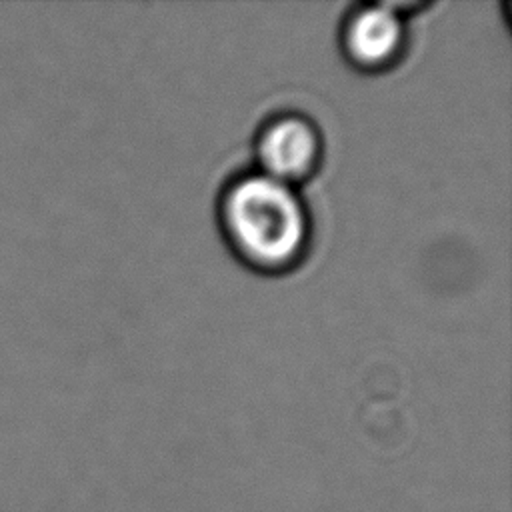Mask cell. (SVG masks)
Segmentation results:
<instances>
[{
    "mask_svg": "<svg viewBox=\"0 0 512 512\" xmlns=\"http://www.w3.org/2000/svg\"><path fill=\"white\" fill-rule=\"evenodd\" d=\"M320 154L322 140L318 128L296 112L270 118L256 138L260 172L292 186L316 170Z\"/></svg>",
    "mask_w": 512,
    "mask_h": 512,
    "instance_id": "cell-2",
    "label": "cell"
},
{
    "mask_svg": "<svg viewBox=\"0 0 512 512\" xmlns=\"http://www.w3.org/2000/svg\"><path fill=\"white\" fill-rule=\"evenodd\" d=\"M220 224L232 250L262 272L292 268L310 238L308 210L296 186L260 170L240 174L226 186Z\"/></svg>",
    "mask_w": 512,
    "mask_h": 512,
    "instance_id": "cell-1",
    "label": "cell"
},
{
    "mask_svg": "<svg viewBox=\"0 0 512 512\" xmlns=\"http://www.w3.org/2000/svg\"><path fill=\"white\" fill-rule=\"evenodd\" d=\"M406 40L402 14L392 4H362L344 22L342 44L362 68H384L398 60Z\"/></svg>",
    "mask_w": 512,
    "mask_h": 512,
    "instance_id": "cell-3",
    "label": "cell"
}]
</instances>
